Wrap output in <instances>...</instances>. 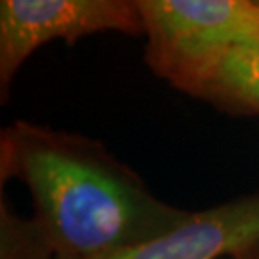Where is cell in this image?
Here are the masks:
<instances>
[{
    "label": "cell",
    "instance_id": "6",
    "mask_svg": "<svg viewBox=\"0 0 259 259\" xmlns=\"http://www.w3.org/2000/svg\"><path fill=\"white\" fill-rule=\"evenodd\" d=\"M0 259H56L33 217H19L6 204L4 194L0 200Z\"/></svg>",
    "mask_w": 259,
    "mask_h": 259
},
{
    "label": "cell",
    "instance_id": "4",
    "mask_svg": "<svg viewBox=\"0 0 259 259\" xmlns=\"http://www.w3.org/2000/svg\"><path fill=\"white\" fill-rule=\"evenodd\" d=\"M259 238V192L192 211L157 238L96 259H231Z\"/></svg>",
    "mask_w": 259,
    "mask_h": 259
},
{
    "label": "cell",
    "instance_id": "1",
    "mask_svg": "<svg viewBox=\"0 0 259 259\" xmlns=\"http://www.w3.org/2000/svg\"><path fill=\"white\" fill-rule=\"evenodd\" d=\"M33 198V221L56 259H96L177 229L188 209L150 192L102 142L18 119L0 133V183Z\"/></svg>",
    "mask_w": 259,
    "mask_h": 259
},
{
    "label": "cell",
    "instance_id": "5",
    "mask_svg": "<svg viewBox=\"0 0 259 259\" xmlns=\"http://www.w3.org/2000/svg\"><path fill=\"white\" fill-rule=\"evenodd\" d=\"M198 100L227 115H259V42L236 47L225 56Z\"/></svg>",
    "mask_w": 259,
    "mask_h": 259
},
{
    "label": "cell",
    "instance_id": "7",
    "mask_svg": "<svg viewBox=\"0 0 259 259\" xmlns=\"http://www.w3.org/2000/svg\"><path fill=\"white\" fill-rule=\"evenodd\" d=\"M231 259H259V238L255 242H251L250 246H246L244 250L238 253H234Z\"/></svg>",
    "mask_w": 259,
    "mask_h": 259
},
{
    "label": "cell",
    "instance_id": "2",
    "mask_svg": "<svg viewBox=\"0 0 259 259\" xmlns=\"http://www.w3.org/2000/svg\"><path fill=\"white\" fill-rule=\"evenodd\" d=\"M137 6L144 62L194 98L231 50L259 42V0H137Z\"/></svg>",
    "mask_w": 259,
    "mask_h": 259
},
{
    "label": "cell",
    "instance_id": "3",
    "mask_svg": "<svg viewBox=\"0 0 259 259\" xmlns=\"http://www.w3.org/2000/svg\"><path fill=\"white\" fill-rule=\"evenodd\" d=\"M100 33L144 35L137 0H2L0 98L6 102L21 65L54 40L73 45Z\"/></svg>",
    "mask_w": 259,
    "mask_h": 259
}]
</instances>
